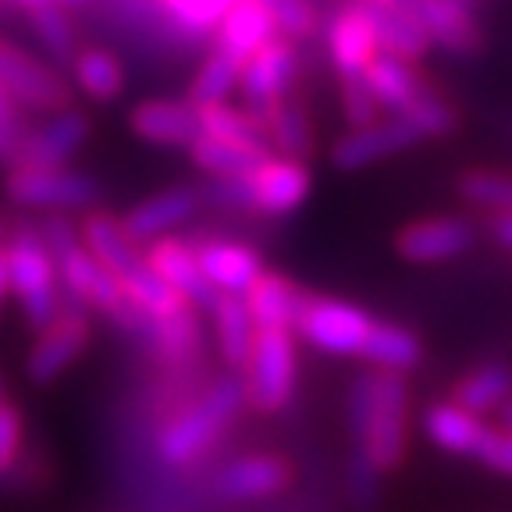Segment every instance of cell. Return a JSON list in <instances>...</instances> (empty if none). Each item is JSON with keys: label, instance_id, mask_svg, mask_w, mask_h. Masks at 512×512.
<instances>
[{"label": "cell", "instance_id": "obj_1", "mask_svg": "<svg viewBox=\"0 0 512 512\" xmlns=\"http://www.w3.org/2000/svg\"><path fill=\"white\" fill-rule=\"evenodd\" d=\"M349 424L356 452L377 473H395L409 452V388L406 374L363 370L349 388Z\"/></svg>", "mask_w": 512, "mask_h": 512}, {"label": "cell", "instance_id": "obj_2", "mask_svg": "<svg viewBox=\"0 0 512 512\" xmlns=\"http://www.w3.org/2000/svg\"><path fill=\"white\" fill-rule=\"evenodd\" d=\"M242 406H246L242 377L235 374L217 377L207 392L196 395L189 406H182L178 413H171L160 424L157 438H153L157 459L164 466H171V470L196 466L221 445V438L235 424V416L242 413Z\"/></svg>", "mask_w": 512, "mask_h": 512}, {"label": "cell", "instance_id": "obj_3", "mask_svg": "<svg viewBox=\"0 0 512 512\" xmlns=\"http://www.w3.org/2000/svg\"><path fill=\"white\" fill-rule=\"evenodd\" d=\"M43 242H47L50 256L57 264V278H61V288L72 296L75 306L82 310H96L111 317L114 324H121L125 331H136V335H146V317L128 303V296L121 292V285L114 281V274L107 271L79 239V228L68 224L64 217H50L43 224Z\"/></svg>", "mask_w": 512, "mask_h": 512}, {"label": "cell", "instance_id": "obj_4", "mask_svg": "<svg viewBox=\"0 0 512 512\" xmlns=\"http://www.w3.org/2000/svg\"><path fill=\"white\" fill-rule=\"evenodd\" d=\"M0 253L8 264V288L18 296L32 328L43 331L61 313V285H57L61 278H57V264L47 242L36 228L18 224Z\"/></svg>", "mask_w": 512, "mask_h": 512}, {"label": "cell", "instance_id": "obj_5", "mask_svg": "<svg viewBox=\"0 0 512 512\" xmlns=\"http://www.w3.org/2000/svg\"><path fill=\"white\" fill-rule=\"evenodd\" d=\"M299 381V356L296 335L288 328H260L253 338L246 370H242V388H246V406L256 413L274 416L292 402Z\"/></svg>", "mask_w": 512, "mask_h": 512}, {"label": "cell", "instance_id": "obj_6", "mask_svg": "<svg viewBox=\"0 0 512 512\" xmlns=\"http://www.w3.org/2000/svg\"><path fill=\"white\" fill-rule=\"evenodd\" d=\"M374 320V313L349 303V299L303 292V303H299L296 320H292V335H299L310 349L324 352V356H356V360H363Z\"/></svg>", "mask_w": 512, "mask_h": 512}, {"label": "cell", "instance_id": "obj_7", "mask_svg": "<svg viewBox=\"0 0 512 512\" xmlns=\"http://www.w3.org/2000/svg\"><path fill=\"white\" fill-rule=\"evenodd\" d=\"M480 239V228L470 217L459 214H434V217H416V221L402 224L395 232V253L416 267H434V264H452L459 256H466Z\"/></svg>", "mask_w": 512, "mask_h": 512}, {"label": "cell", "instance_id": "obj_8", "mask_svg": "<svg viewBox=\"0 0 512 512\" xmlns=\"http://www.w3.org/2000/svg\"><path fill=\"white\" fill-rule=\"evenodd\" d=\"M288 484H292V466L274 452H246L210 473V495L232 505L278 498L281 491H288Z\"/></svg>", "mask_w": 512, "mask_h": 512}, {"label": "cell", "instance_id": "obj_9", "mask_svg": "<svg viewBox=\"0 0 512 512\" xmlns=\"http://www.w3.org/2000/svg\"><path fill=\"white\" fill-rule=\"evenodd\" d=\"M0 89L15 100L22 111L57 114L68 107V86L47 64H40L11 40H0Z\"/></svg>", "mask_w": 512, "mask_h": 512}, {"label": "cell", "instance_id": "obj_10", "mask_svg": "<svg viewBox=\"0 0 512 512\" xmlns=\"http://www.w3.org/2000/svg\"><path fill=\"white\" fill-rule=\"evenodd\" d=\"M4 189L18 207L43 210H79L100 200V185L68 168H11Z\"/></svg>", "mask_w": 512, "mask_h": 512}, {"label": "cell", "instance_id": "obj_11", "mask_svg": "<svg viewBox=\"0 0 512 512\" xmlns=\"http://www.w3.org/2000/svg\"><path fill=\"white\" fill-rule=\"evenodd\" d=\"M296 72H299L296 43L285 40V36H274L271 43H264V47L242 64V75H239V93L246 100V111L256 114V118H264L271 107H278L285 100Z\"/></svg>", "mask_w": 512, "mask_h": 512}, {"label": "cell", "instance_id": "obj_12", "mask_svg": "<svg viewBox=\"0 0 512 512\" xmlns=\"http://www.w3.org/2000/svg\"><path fill=\"white\" fill-rule=\"evenodd\" d=\"M89 345V320L82 306H68L40 331L32 352L25 356V374L32 384H54L64 370L79 360Z\"/></svg>", "mask_w": 512, "mask_h": 512}, {"label": "cell", "instance_id": "obj_13", "mask_svg": "<svg viewBox=\"0 0 512 512\" xmlns=\"http://www.w3.org/2000/svg\"><path fill=\"white\" fill-rule=\"evenodd\" d=\"M399 4L420 22L431 47L445 50L448 57L466 61V57H477L484 47V29L463 0H399Z\"/></svg>", "mask_w": 512, "mask_h": 512}, {"label": "cell", "instance_id": "obj_14", "mask_svg": "<svg viewBox=\"0 0 512 512\" xmlns=\"http://www.w3.org/2000/svg\"><path fill=\"white\" fill-rule=\"evenodd\" d=\"M420 132L409 125L406 118H377L374 125H363V128H349L345 136L335 139L331 146V164L338 171H363L370 164H381L388 157H399V153L413 150L420 146Z\"/></svg>", "mask_w": 512, "mask_h": 512}, {"label": "cell", "instance_id": "obj_15", "mask_svg": "<svg viewBox=\"0 0 512 512\" xmlns=\"http://www.w3.org/2000/svg\"><path fill=\"white\" fill-rule=\"evenodd\" d=\"M249 196H253V214L285 217L299 210L313 192V175L306 160L292 157H264L246 175Z\"/></svg>", "mask_w": 512, "mask_h": 512}, {"label": "cell", "instance_id": "obj_16", "mask_svg": "<svg viewBox=\"0 0 512 512\" xmlns=\"http://www.w3.org/2000/svg\"><path fill=\"white\" fill-rule=\"evenodd\" d=\"M86 139H89L86 114L64 107V111H57L47 125L25 132L15 168H64V164L82 150Z\"/></svg>", "mask_w": 512, "mask_h": 512}, {"label": "cell", "instance_id": "obj_17", "mask_svg": "<svg viewBox=\"0 0 512 512\" xmlns=\"http://www.w3.org/2000/svg\"><path fill=\"white\" fill-rule=\"evenodd\" d=\"M143 256L146 264L168 281L175 292H182L192 306H200V310L210 313V306L221 299V292L200 271V260H196V246L192 242L175 239V235H160V239L150 242V249Z\"/></svg>", "mask_w": 512, "mask_h": 512}, {"label": "cell", "instance_id": "obj_18", "mask_svg": "<svg viewBox=\"0 0 512 512\" xmlns=\"http://www.w3.org/2000/svg\"><path fill=\"white\" fill-rule=\"evenodd\" d=\"M328 54H331V64H335L338 79H345V75H363L370 68V61L381 54V50H377L374 22H370V11L363 0H352L349 8H342L331 18Z\"/></svg>", "mask_w": 512, "mask_h": 512}, {"label": "cell", "instance_id": "obj_19", "mask_svg": "<svg viewBox=\"0 0 512 512\" xmlns=\"http://www.w3.org/2000/svg\"><path fill=\"white\" fill-rule=\"evenodd\" d=\"M192 246H196L200 271L207 274V281L221 296H246L249 285L264 274L260 253H256L253 246H246V242L200 239V242H192Z\"/></svg>", "mask_w": 512, "mask_h": 512}, {"label": "cell", "instance_id": "obj_20", "mask_svg": "<svg viewBox=\"0 0 512 512\" xmlns=\"http://www.w3.org/2000/svg\"><path fill=\"white\" fill-rule=\"evenodd\" d=\"M200 203H203L200 189L175 185V189L157 192V196H150V200H143L139 207L128 210V214L121 217V228H125V235L136 242V246H143V242H153V239H160V235H171V228L189 221Z\"/></svg>", "mask_w": 512, "mask_h": 512}, {"label": "cell", "instance_id": "obj_21", "mask_svg": "<svg viewBox=\"0 0 512 512\" xmlns=\"http://www.w3.org/2000/svg\"><path fill=\"white\" fill-rule=\"evenodd\" d=\"M128 125L139 139L153 146H185L189 150L203 136L200 111L189 100H143L132 107Z\"/></svg>", "mask_w": 512, "mask_h": 512}, {"label": "cell", "instance_id": "obj_22", "mask_svg": "<svg viewBox=\"0 0 512 512\" xmlns=\"http://www.w3.org/2000/svg\"><path fill=\"white\" fill-rule=\"evenodd\" d=\"M274 36H278V25H274V18L267 15V8L260 0H235L232 8H228V15L214 29L217 50L232 54L242 64L264 47V43H271Z\"/></svg>", "mask_w": 512, "mask_h": 512}, {"label": "cell", "instance_id": "obj_23", "mask_svg": "<svg viewBox=\"0 0 512 512\" xmlns=\"http://www.w3.org/2000/svg\"><path fill=\"white\" fill-rule=\"evenodd\" d=\"M424 434L441 448V452H452V456L473 459L477 456L480 441L488 434V424L480 420L477 413L456 406V402H434L424 413Z\"/></svg>", "mask_w": 512, "mask_h": 512}, {"label": "cell", "instance_id": "obj_24", "mask_svg": "<svg viewBox=\"0 0 512 512\" xmlns=\"http://www.w3.org/2000/svg\"><path fill=\"white\" fill-rule=\"evenodd\" d=\"M363 79H367L370 93L377 96L381 111H395V114H406L431 89L424 82V75L416 72V64L399 61V57H388V54H377L367 72H363Z\"/></svg>", "mask_w": 512, "mask_h": 512}, {"label": "cell", "instance_id": "obj_25", "mask_svg": "<svg viewBox=\"0 0 512 512\" xmlns=\"http://www.w3.org/2000/svg\"><path fill=\"white\" fill-rule=\"evenodd\" d=\"M367 11H370V22H374L377 50H381V54L420 64L434 50L431 40H427V32L420 29V22H416L402 4H384V8L367 4Z\"/></svg>", "mask_w": 512, "mask_h": 512}, {"label": "cell", "instance_id": "obj_26", "mask_svg": "<svg viewBox=\"0 0 512 512\" xmlns=\"http://www.w3.org/2000/svg\"><path fill=\"white\" fill-rule=\"evenodd\" d=\"M246 310L253 317L256 331L260 328H288L292 331V320H296V310L303 303V288L296 281H288L285 274L264 271L260 278L249 285L246 296Z\"/></svg>", "mask_w": 512, "mask_h": 512}, {"label": "cell", "instance_id": "obj_27", "mask_svg": "<svg viewBox=\"0 0 512 512\" xmlns=\"http://www.w3.org/2000/svg\"><path fill=\"white\" fill-rule=\"evenodd\" d=\"M424 360V342L416 331L406 324H392V320H374V331L363 349V363L377 370H395V374H409Z\"/></svg>", "mask_w": 512, "mask_h": 512}, {"label": "cell", "instance_id": "obj_28", "mask_svg": "<svg viewBox=\"0 0 512 512\" xmlns=\"http://www.w3.org/2000/svg\"><path fill=\"white\" fill-rule=\"evenodd\" d=\"M210 317H214V335H217V349H221V360L228 363V370H239L242 374L256 338V324L246 310V299L221 296L210 306Z\"/></svg>", "mask_w": 512, "mask_h": 512}, {"label": "cell", "instance_id": "obj_29", "mask_svg": "<svg viewBox=\"0 0 512 512\" xmlns=\"http://www.w3.org/2000/svg\"><path fill=\"white\" fill-rule=\"evenodd\" d=\"M146 338H150L157 360L171 370L192 367L203 349V331L200 320H196V310H185L171 320H157V324L146 328Z\"/></svg>", "mask_w": 512, "mask_h": 512}, {"label": "cell", "instance_id": "obj_30", "mask_svg": "<svg viewBox=\"0 0 512 512\" xmlns=\"http://www.w3.org/2000/svg\"><path fill=\"white\" fill-rule=\"evenodd\" d=\"M448 399L477 416L502 409L512 399V370L505 363H480V367H473L470 374H463L452 384Z\"/></svg>", "mask_w": 512, "mask_h": 512}, {"label": "cell", "instance_id": "obj_31", "mask_svg": "<svg viewBox=\"0 0 512 512\" xmlns=\"http://www.w3.org/2000/svg\"><path fill=\"white\" fill-rule=\"evenodd\" d=\"M200 111V128L203 136L217 139V143L239 146V150H253V153H267V132L260 125V118L249 111L228 104H210V107H196Z\"/></svg>", "mask_w": 512, "mask_h": 512}, {"label": "cell", "instance_id": "obj_32", "mask_svg": "<svg viewBox=\"0 0 512 512\" xmlns=\"http://www.w3.org/2000/svg\"><path fill=\"white\" fill-rule=\"evenodd\" d=\"M267 132V146L281 153V157H292V160H306L313 150V128L310 118H306L303 104H292V100H281L278 107L260 118Z\"/></svg>", "mask_w": 512, "mask_h": 512}, {"label": "cell", "instance_id": "obj_33", "mask_svg": "<svg viewBox=\"0 0 512 512\" xmlns=\"http://www.w3.org/2000/svg\"><path fill=\"white\" fill-rule=\"evenodd\" d=\"M242 61H235L232 54L214 50L207 61L200 64V72L189 86V104L192 107H210V104H228V96L239 89Z\"/></svg>", "mask_w": 512, "mask_h": 512}, {"label": "cell", "instance_id": "obj_34", "mask_svg": "<svg viewBox=\"0 0 512 512\" xmlns=\"http://www.w3.org/2000/svg\"><path fill=\"white\" fill-rule=\"evenodd\" d=\"M75 82L89 100L111 104L125 89V72H121L118 57H111L107 50H82L75 54Z\"/></svg>", "mask_w": 512, "mask_h": 512}, {"label": "cell", "instance_id": "obj_35", "mask_svg": "<svg viewBox=\"0 0 512 512\" xmlns=\"http://www.w3.org/2000/svg\"><path fill=\"white\" fill-rule=\"evenodd\" d=\"M189 153H192V164L200 171H207L210 178H246L260 160L271 157V153H253V150H239V146L217 143L210 136L196 139L189 146Z\"/></svg>", "mask_w": 512, "mask_h": 512}, {"label": "cell", "instance_id": "obj_36", "mask_svg": "<svg viewBox=\"0 0 512 512\" xmlns=\"http://www.w3.org/2000/svg\"><path fill=\"white\" fill-rule=\"evenodd\" d=\"M459 200L470 203V207L488 210V214H502L512 210V175L491 168H470L456 178Z\"/></svg>", "mask_w": 512, "mask_h": 512}, {"label": "cell", "instance_id": "obj_37", "mask_svg": "<svg viewBox=\"0 0 512 512\" xmlns=\"http://www.w3.org/2000/svg\"><path fill=\"white\" fill-rule=\"evenodd\" d=\"M235 0H160V8L168 11V18L175 22L178 32L192 36V40H203L217 29L228 8Z\"/></svg>", "mask_w": 512, "mask_h": 512}, {"label": "cell", "instance_id": "obj_38", "mask_svg": "<svg viewBox=\"0 0 512 512\" xmlns=\"http://www.w3.org/2000/svg\"><path fill=\"white\" fill-rule=\"evenodd\" d=\"M29 18H32V25H36V36L47 43L50 54L61 57V61H75V29L57 0H40V4H32Z\"/></svg>", "mask_w": 512, "mask_h": 512}, {"label": "cell", "instance_id": "obj_39", "mask_svg": "<svg viewBox=\"0 0 512 512\" xmlns=\"http://www.w3.org/2000/svg\"><path fill=\"white\" fill-rule=\"evenodd\" d=\"M399 118H406L409 125L420 132V139H445L459 128L456 107L448 104L441 93H434V89H427V93L420 96L406 114H399Z\"/></svg>", "mask_w": 512, "mask_h": 512}, {"label": "cell", "instance_id": "obj_40", "mask_svg": "<svg viewBox=\"0 0 512 512\" xmlns=\"http://www.w3.org/2000/svg\"><path fill=\"white\" fill-rule=\"evenodd\" d=\"M260 4L274 18V25L285 32V40H310L317 32V11L310 0H260Z\"/></svg>", "mask_w": 512, "mask_h": 512}, {"label": "cell", "instance_id": "obj_41", "mask_svg": "<svg viewBox=\"0 0 512 512\" xmlns=\"http://www.w3.org/2000/svg\"><path fill=\"white\" fill-rule=\"evenodd\" d=\"M22 441H25V416L15 402H0V477L15 473L22 463Z\"/></svg>", "mask_w": 512, "mask_h": 512}, {"label": "cell", "instance_id": "obj_42", "mask_svg": "<svg viewBox=\"0 0 512 512\" xmlns=\"http://www.w3.org/2000/svg\"><path fill=\"white\" fill-rule=\"evenodd\" d=\"M342 111L352 128L374 125V121L381 118V104H377V96L370 93L363 75H345L342 79Z\"/></svg>", "mask_w": 512, "mask_h": 512}, {"label": "cell", "instance_id": "obj_43", "mask_svg": "<svg viewBox=\"0 0 512 512\" xmlns=\"http://www.w3.org/2000/svg\"><path fill=\"white\" fill-rule=\"evenodd\" d=\"M25 132H29V125H25V118H22V107L0 89V164H11V168H15Z\"/></svg>", "mask_w": 512, "mask_h": 512}, {"label": "cell", "instance_id": "obj_44", "mask_svg": "<svg viewBox=\"0 0 512 512\" xmlns=\"http://www.w3.org/2000/svg\"><path fill=\"white\" fill-rule=\"evenodd\" d=\"M473 459L484 463L488 470L512 477V434L505 431V427H488V434H484V441H480Z\"/></svg>", "mask_w": 512, "mask_h": 512}, {"label": "cell", "instance_id": "obj_45", "mask_svg": "<svg viewBox=\"0 0 512 512\" xmlns=\"http://www.w3.org/2000/svg\"><path fill=\"white\" fill-rule=\"evenodd\" d=\"M377 480H381V473L374 470V466L367 463V459L360 456V452H356V456H352V463H349V488H352V498H356V502H374L377 498Z\"/></svg>", "mask_w": 512, "mask_h": 512}, {"label": "cell", "instance_id": "obj_46", "mask_svg": "<svg viewBox=\"0 0 512 512\" xmlns=\"http://www.w3.org/2000/svg\"><path fill=\"white\" fill-rule=\"evenodd\" d=\"M484 232H488V239L495 242V246H502L512 253V210L484 217Z\"/></svg>", "mask_w": 512, "mask_h": 512}, {"label": "cell", "instance_id": "obj_47", "mask_svg": "<svg viewBox=\"0 0 512 512\" xmlns=\"http://www.w3.org/2000/svg\"><path fill=\"white\" fill-rule=\"evenodd\" d=\"M4 292H8V264H4V253H0V303H4Z\"/></svg>", "mask_w": 512, "mask_h": 512}, {"label": "cell", "instance_id": "obj_48", "mask_svg": "<svg viewBox=\"0 0 512 512\" xmlns=\"http://www.w3.org/2000/svg\"><path fill=\"white\" fill-rule=\"evenodd\" d=\"M363 4H377V8H384V4H399V0H363Z\"/></svg>", "mask_w": 512, "mask_h": 512}, {"label": "cell", "instance_id": "obj_49", "mask_svg": "<svg viewBox=\"0 0 512 512\" xmlns=\"http://www.w3.org/2000/svg\"><path fill=\"white\" fill-rule=\"evenodd\" d=\"M18 4H29V8H32V4H40V0H18Z\"/></svg>", "mask_w": 512, "mask_h": 512}, {"label": "cell", "instance_id": "obj_50", "mask_svg": "<svg viewBox=\"0 0 512 512\" xmlns=\"http://www.w3.org/2000/svg\"><path fill=\"white\" fill-rule=\"evenodd\" d=\"M57 4H79V0H57Z\"/></svg>", "mask_w": 512, "mask_h": 512}, {"label": "cell", "instance_id": "obj_51", "mask_svg": "<svg viewBox=\"0 0 512 512\" xmlns=\"http://www.w3.org/2000/svg\"><path fill=\"white\" fill-rule=\"evenodd\" d=\"M463 4H473V0H463Z\"/></svg>", "mask_w": 512, "mask_h": 512}, {"label": "cell", "instance_id": "obj_52", "mask_svg": "<svg viewBox=\"0 0 512 512\" xmlns=\"http://www.w3.org/2000/svg\"><path fill=\"white\" fill-rule=\"evenodd\" d=\"M0 395H4V388H0ZM0 402H4V399H0Z\"/></svg>", "mask_w": 512, "mask_h": 512}, {"label": "cell", "instance_id": "obj_53", "mask_svg": "<svg viewBox=\"0 0 512 512\" xmlns=\"http://www.w3.org/2000/svg\"><path fill=\"white\" fill-rule=\"evenodd\" d=\"M0 232H4V224H0Z\"/></svg>", "mask_w": 512, "mask_h": 512}]
</instances>
